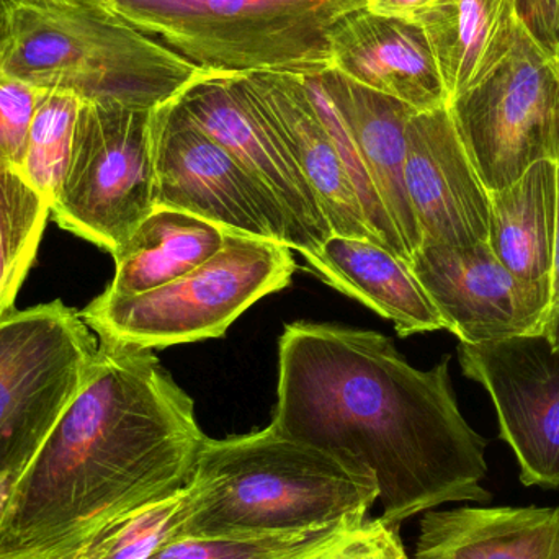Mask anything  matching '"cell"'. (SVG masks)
<instances>
[{"label":"cell","mask_w":559,"mask_h":559,"mask_svg":"<svg viewBox=\"0 0 559 559\" xmlns=\"http://www.w3.org/2000/svg\"><path fill=\"white\" fill-rule=\"evenodd\" d=\"M292 249L228 233L218 254L190 274L140 295L104 292L81 311L105 341L156 350L223 337L259 299L292 283Z\"/></svg>","instance_id":"obj_6"},{"label":"cell","mask_w":559,"mask_h":559,"mask_svg":"<svg viewBox=\"0 0 559 559\" xmlns=\"http://www.w3.org/2000/svg\"><path fill=\"white\" fill-rule=\"evenodd\" d=\"M154 206L179 210L228 233L289 248L282 210L251 174L173 100L153 114Z\"/></svg>","instance_id":"obj_10"},{"label":"cell","mask_w":559,"mask_h":559,"mask_svg":"<svg viewBox=\"0 0 559 559\" xmlns=\"http://www.w3.org/2000/svg\"><path fill=\"white\" fill-rule=\"evenodd\" d=\"M94 540L84 544L66 545L58 550L46 551V554L32 555L23 558H0V559H94Z\"/></svg>","instance_id":"obj_32"},{"label":"cell","mask_w":559,"mask_h":559,"mask_svg":"<svg viewBox=\"0 0 559 559\" xmlns=\"http://www.w3.org/2000/svg\"><path fill=\"white\" fill-rule=\"evenodd\" d=\"M187 489L154 502L105 528L94 544V559H147L173 540L186 511Z\"/></svg>","instance_id":"obj_26"},{"label":"cell","mask_w":559,"mask_h":559,"mask_svg":"<svg viewBox=\"0 0 559 559\" xmlns=\"http://www.w3.org/2000/svg\"><path fill=\"white\" fill-rule=\"evenodd\" d=\"M337 548H338V547H337ZM331 554H332V551H331ZM325 557H328V555H325ZM325 557H324V558H325ZM324 558H322V559H324Z\"/></svg>","instance_id":"obj_36"},{"label":"cell","mask_w":559,"mask_h":559,"mask_svg":"<svg viewBox=\"0 0 559 559\" xmlns=\"http://www.w3.org/2000/svg\"><path fill=\"white\" fill-rule=\"evenodd\" d=\"M365 0H111L108 9L205 72L331 69V36Z\"/></svg>","instance_id":"obj_5"},{"label":"cell","mask_w":559,"mask_h":559,"mask_svg":"<svg viewBox=\"0 0 559 559\" xmlns=\"http://www.w3.org/2000/svg\"><path fill=\"white\" fill-rule=\"evenodd\" d=\"M414 559H559V506L432 509Z\"/></svg>","instance_id":"obj_19"},{"label":"cell","mask_w":559,"mask_h":559,"mask_svg":"<svg viewBox=\"0 0 559 559\" xmlns=\"http://www.w3.org/2000/svg\"><path fill=\"white\" fill-rule=\"evenodd\" d=\"M7 41V23L5 19H3L2 13H0V52L3 51V46H5Z\"/></svg>","instance_id":"obj_34"},{"label":"cell","mask_w":559,"mask_h":559,"mask_svg":"<svg viewBox=\"0 0 559 559\" xmlns=\"http://www.w3.org/2000/svg\"><path fill=\"white\" fill-rule=\"evenodd\" d=\"M449 365L419 370L380 332L286 324L271 427L370 473L390 524L452 502L486 504V440L460 411Z\"/></svg>","instance_id":"obj_1"},{"label":"cell","mask_w":559,"mask_h":559,"mask_svg":"<svg viewBox=\"0 0 559 559\" xmlns=\"http://www.w3.org/2000/svg\"><path fill=\"white\" fill-rule=\"evenodd\" d=\"M49 216L48 200L19 170L0 167V321L13 312Z\"/></svg>","instance_id":"obj_23"},{"label":"cell","mask_w":559,"mask_h":559,"mask_svg":"<svg viewBox=\"0 0 559 559\" xmlns=\"http://www.w3.org/2000/svg\"><path fill=\"white\" fill-rule=\"evenodd\" d=\"M331 69L420 111L449 107L432 49L419 23L355 10L335 25Z\"/></svg>","instance_id":"obj_16"},{"label":"cell","mask_w":559,"mask_h":559,"mask_svg":"<svg viewBox=\"0 0 559 559\" xmlns=\"http://www.w3.org/2000/svg\"><path fill=\"white\" fill-rule=\"evenodd\" d=\"M324 559H409L400 537V525L381 518L365 524Z\"/></svg>","instance_id":"obj_28"},{"label":"cell","mask_w":559,"mask_h":559,"mask_svg":"<svg viewBox=\"0 0 559 559\" xmlns=\"http://www.w3.org/2000/svg\"><path fill=\"white\" fill-rule=\"evenodd\" d=\"M373 476L271 426L206 439L173 538L265 537L368 519Z\"/></svg>","instance_id":"obj_3"},{"label":"cell","mask_w":559,"mask_h":559,"mask_svg":"<svg viewBox=\"0 0 559 559\" xmlns=\"http://www.w3.org/2000/svg\"><path fill=\"white\" fill-rule=\"evenodd\" d=\"M436 3L437 0H365L364 9L374 15L417 23Z\"/></svg>","instance_id":"obj_30"},{"label":"cell","mask_w":559,"mask_h":559,"mask_svg":"<svg viewBox=\"0 0 559 559\" xmlns=\"http://www.w3.org/2000/svg\"><path fill=\"white\" fill-rule=\"evenodd\" d=\"M0 13L3 69L41 92L156 110L205 72L111 10L0 0Z\"/></svg>","instance_id":"obj_4"},{"label":"cell","mask_w":559,"mask_h":559,"mask_svg":"<svg viewBox=\"0 0 559 559\" xmlns=\"http://www.w3.org/2000/svg\"><path fill=\"white\" fill-rule=\"evenodd\" d=\"M43 2L55 3V5L75 7V9H100L110 10L111 0H43Z\"/></svg>","instance_id":"obj_33"},{"label":"cell","mask_w":559,"mask_h":559,"mask_svg":"<svg viewBox=\"0 0 559 559\" xmlns=\"http://www.w3.org/2000/svg\"><path fill=\"white\" fill-rule=\"evenodd\" d=\"M411 559V558H409Z\"/></svg>","instance_id":"obj_37"},{"label":"cell","mask_w":559,"mask_h":559,"mask_svg":"<svg viewBox=\"0 0 559 559\" xmlns=\"http://www.w3.org/2000/svg\"><path fill=\"white\" fill-rule=\"evenodd\" d=\"M367 519L265 537L173 538L147 559H322Z\"/></svg>","instance_id":"obj_24"},{"label":"cell","mask_w":559,"mask_h":559,"mask_svg":"<svg viewBox=\"0 0 559 559\" xmlns=\"http://www.w3.org/2000/svg\"><path fill=\"white\" fill-rule=\"evenodd\" d=\"M81 105V98L68 92H45L33 117L19 173L49 205L68 174Z\"/></svg>","instance_id":"obj_25"},{"label":"cell","mask_w":559,"mask_h":559,"mask_svg":"<svg viewBox=\"0 0 559 559\" xmlns=\"http://www.w3.org/2000/svg\"><path fill=\"white\" fill-rule=\"evenodd\" d=\"M309 271L393 322L401 337L442 331V316L409 262L371 239L331 235L306 255Z\"/></svg>","instance_id":"obj_18"},{"label":"cell","mask_w":559,"mask_h":559,"mask_svg":"<svg viewBox=\"0 0 559 559\" xmlns=\"http://www.w3.org/2000/svg\"><path fill=\"white\" fill-rule=\"evenodd\" d=\"M417 23L452 104L511 55L521 16L518 0H437Z\"/></svg>","instance_id":"obj_20"},{"label":"cell","mask_w":559,"mask_h":559,"mask_svg":"<svg viewBox=\"0 0 559 559\" xmlns=\"http://www.w3.org/2000/svg\"><path fill=\"white\" fill-rule=\"evenodd\" d=\"M404 179L420 246L468 248L488 241L489 192L463 146L449 107L411 118Z\"/></svg>","instance_id":"obj_14"},{"label":"cell","mask_w":559,"mask_h":559,"mask_svg":"<svg viewBox=\"0 0 559 559\" xmlns=\"http://www.w3.org/2000/svg\"><path fill=\"white\" fill-rule=\"evenodd\" d=\"M449 108L488 192L559 159V75L522 20L511 55Z\"/></svg>","instance_id":"obj_9"},{"label":"cell","mask_w":559,"mask_h":559,"mask_svg":"<svg viewBox=\"0 0 559 559\" xmlns=\"http://www.w3.org/2000/svg\"><path fill=\"white\" fill-rule=\"evenodd\" d=\"M488 242L515 277L550 288L557 229L558 166L534 164L518 182L489 192Z\"/></svg>","instance_id":"obj_22"},{"label":"cell","mask_w":559,"mask_h":559,"mask_svg":"<svg viewBox=\"0 0 559 559\" xmlns=\"http://www.w3.org/2000/svg\"><path fill=\"white\" fill-rule=\"evenodd\" d=\"M409 265L460 344L544 334L550 288L515 277L488 241L420 246Z\"/></svg>","instance_id":"obj_13"},{"label":"cell","mask_w":559,"mask_h":559,"mask_svg":"<svg viewBox=\"0 0 559 559\" xmlns=\"http://www.w3.org/2000/svg\"><path fill=\"white\" fill-rule=\"evenodd\" d=\"M463 374L488 391L527 488L559 489V350L544 334L460 344Z\"/></svg>","instance_id":"obj_11"},{"label":"cell","mask_w":559,"mask_h":559,"mask_svg":"<svg viewBox=\"0 0 559 559\" xmlns=\"http://www.w3.org/2000/svg\"><path fill=\"white\" fill-rule=\"evenodd\" d=\"M518 10L532 38L554 59L559 39V0H518Z\"/></svg>","instance_id":"obj_29"},{"label":"cell","mask_w":559,"mask_h":559,"mask_svg":"<svg viewBox=\"0 0 559 559\" xmlns=\"http://www.w3.org/2000/svg\"><path fill=\"white\" fill-rule=\"evenodd\" d=\"M98 338L61 299L0 321V501L91 377Z\"/></svg>","instance_id":"obj_7"},{"label":"cell","mask_w":559,"mask_h":559,"mask_svg":"<svg viewBox=\"0 0 559 559\" xmlns=\"http://www.w3.org/2000/svg\"><path fill=\"white\" fill-rule=\"evenodd\" d=\"M236 81L308 180L332 235L374 241L337 147L309 95L305 75L249 72L236 74Z\"/></svg>","instance_id":"obj_15"},{"label":"cell","mask_w":559,"mask_h":559,"mask_svg":"<svg viewBox=\"0 0 559 559\" xmlns=\"http://www.w3.org/2000/svg\"><path fill=\"white\" fill-rule=\"evenodd\" d=\"M551 62H554V68L557 69V72L559 75V39H558L557 51H555V56H554V59H551Z\"/></svg>","instance_id":"obj_35"},{"label":"cell","mask_w":559,"mask_h":559,"mask_svg":"<svg viewBox=\"0 0 559 559\" xmlns=\"http://www.w3.org/2000/svg\"><path fill=\"white\" fill-rule=\"evenodd\" d=\"M154 110L82 102L71 163L51 216L115 254L154 210Z\"/></svg>","instance_id":"obj_8"},{"label":"cell","mask_w":559,"mask_h":559,"mask_svg":"<svg viewBox=\"0 0 559 559\" xmlns=\"http://www.w3.org/2000/svg\"><path fill=\"white\" fill-rule=\"evenodd\" d=\"M206 439L153 350L98 338L84 388L0 501V558L84 544L179 495Z\"/></svg>","instance_id":"obj_2"},{"label":"cell","mask_w":559,"mask_h":559,"mask_svg":"<svg viewBox=\"0 0 559 559\" xmlns=\"http://www.w3.org/2000/svg\"><path fill=\"white\" fill-rule=\"evenodd\" d=\"M558 166V205L557 229H555L554 264L550 277V305H548L547 321H545L544 335L551 347L559 350V159Z\"/></svg>","instance_id":"obj_31"},{"label":"cell","mask_w":559,"mask_h":559,"mask_svg":"<svg viewBox=\"0 0 559 559\" xmlns=\"http://www.w3.org/2000/svg\"><path fill=\"white\" fill-rule=\"evenodd\" d=\"M177 100L277 203L288 223L289 249L302 258L314 254L332 235L321 203L274 128L242 94L236 74L203 72Z\"/></svg>","instance_id":"obj_12"},{"label":"cell","mask_w":559,"mask_h":559,"mask_svg":"<svg viewBox=\"0 0 559 559\" xmlns=\"http://www.w3.org/2000/svg\"><path fill=\"white\" fill-rule=\"evenodd\" d=\"M341 115L358 156L403 242L409 259L420 248V233L407 197L406 131L414 108L364 87L334 69L312 75Z\"/></svg>","instance_id":"obj_17"},{"label":"cell","mask_w":559,"mask_h":559,"mask_svg":"<svg viewBox=\"0 0 559 559\" xmlns=\"http://www.w3.org/2000/svg\"><path fill=\"white\" fill-rule=\"evenodd\" d=\"M228 231L179 210L154 206L115 252V277L105 292L140 295L183 277L218 254Z\"/></svg>","instance_id":"obj_21"},{"label":"cell","mask_w":559,"mask_h":559,"mask_svg":"<svg viewBox=\"0 0 559 559\" xmlns=\"http://www.w3.org/2000/svg\"><path fill=\"white\" fill-rule=\"evenodd\" d=\"M43 94L9 74L0 61V167H22L29 128Z\"/></svg>","instance_id":"obj_27"}]
</instances>
